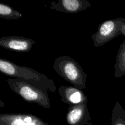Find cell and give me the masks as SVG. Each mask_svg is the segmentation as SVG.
Returning <instances> with one entry per match:
<instances>
[{"instance_id":"cell-13","label":"cell","mask_w":125,"mask_h":125,"mask_svg":"<svg viewBox=\"0 0 125 125\" xmlns=\"http://www.w3.org/2000/svg\"><path fill=\"white\" fill-rule=\"evenodd\" d=\"M120 32H121V35H123V36L125 37V19L123 23L122 24V26H121V29H120Z\"/></svg>"},{"instance_id":"cell-6","label":"cell","mask_w":125,"mask_h":125,"mask_svg":"<svg viewBox=\"0 0 125 125\" xmlns=\"http://www.w3.org/2000/svg\"><path fill=\"white\" fill-rule=\"evenodd\" d=\"M66 120L69 125H92L87 104L69 105Z\"/></svg>"},{"instance_id":"cell-3","label":"cell","mask_w":125,"mask_h":125,"mask_svg":"<svg viewBox=\"0 0 125 125\" xmlns=\"http://www.w3.org/2000/svg\"><path fill=\"white\" fill-rule=\"evenodd\" d=\"M6 82L10 89L25 101L35 103L46 109L51 107L50 97L46 90L37 87L22 79L9 78Z\"/></svg>"},{"instance_id":"cell-12","label":"cell","mask_w":125,"mask_h":125,"mask_svg":"<svg viewBox=\"0 0 125 125\" xmlns=\"http://www.w3.org/2000/svg\"><path fill=\"white\" fill-rule=\"evenodd\" d=\"M23 15L17 10L6 4H0V17L6 20H17L21 18Z\"/></svg>"},{"instance_id":"cell-9","label":"cell","mask_w":125,"mask_h":125,"mask_svg":"<svg viewBox=\"0 0 125 125\" xmlns=\"http://www.w3.org/2000/svg\"><path fill=\"white\" fill-rule=\"evenodd\" d=\"M91 6L87 0H61L59 2H51L50 9L64 13H78Z\"/></svg>"},{"instance_id":"cell-2","label":"cell","mask_w":125,"mask_h":125,"mask_svg":"<svg viewBox=\"0 0 125 125\" xmlns=\"http://www.w3.org/2000/svg\"><path fill=\"white\" fill-rule=\"evenodd\" d=\"M53 68L63 79L75 87L83 90L86 87L87 74L78 62L70 56H62L55 59Z\"/></svg>"},{"instance_id":"cell-14","label":"cell","mask_w":125,"mask_h":125,"mask_svg":"<svg viewBox=\"0 0 125 125\" xmlns=\"http://www.w3.org/2000/svg\"><path fill=\"white\" fill-rule=\"evenodd\" d=\"M0 104H0V107H4V103L2 102V100H0Z\"/></svg>"},{"instance_id":"cell-1","label":"cell","mask_w":125,"mask_h":125,"mask_svg":"<svg viewBox=\"0 0 125 125\" xmlns=\"http://www.w3.org/2000/svg\"><path fill=\"white\" fill-rule=\"evenodd\" d=\"M0 71L2 74L11 78L22 79L51 93L55 92L57 90L53 80L30 67L18 65L11 61L1 58Z\"/></svg>"},{"instance_id":"cell-5","label":"cell","mask_w":125,"mask_h":125,"mask_svg":"<svg viewBox=\"0 0 125 125\" xmlns=\"http://www.w3.org/2000/svg\"><path fill=\"white\" fill-rule=\"evenodd\" d=\"M0 125H51L39 117L28 114H1Z\"/></svg>"},{"instance_id":"cell-7","label":"cell","mask_w":125,"mask_h":125,"mask_svg":"<svg viewBox=\"0 0 125 125\" xmlns=\"http://www.w3.org/2000/svg\"><path fill=\"white\" fill-rule=\"evenodd\" d=\"M35 43L33 39L22 36H7L0 38V46L10 51L20 52H29Z\"/></svg>"},{"instance_id":"cell-8","label":"cell","mask_w":125,"mask_h":125,"mask_svg":"<svg viewBox=\"0 0 125 125\" xmlns=\"http://www.w3.org/2000/svg\"><path fill=\"white\" fill-rule=\"evenodd\" d=\"M61 101L69 105L87 104L88 97L81 90L74 86L61 85L58 89Z\"/></svg>"},{"instance_id":"cell-4","label":"cell","mask_w":125,"mask_h":125,"mask_svg":"<svg viewBox=\"0 0 125 125\" xmlns=\"http://www.w3.org/2000/svg\"><path fill=\"white\" fill-rule=\"evenodd\" d=\"M125 19L123 18H114L101 23L97 32L91 36L94 46L100 47L121 35V26Z\"/></svg>"},{"instance_id":"cell-10","label":"cell","mask_w":125,"mask_h":125,"mask_svg":"<svg viewBox=\"0 0 125 125\" xmlns=\"http://www.w3.org/2000/svg\"><path fill=\"white\" fill-rule=\"evenodd\" d=\"M114 70L115 78H122L125 75V40L118 49Z\"/></svg>"},{"instance_id":"cell-11","label":"cell","mask_w":125,"mask_h":125,"mask_svg":"<svg viewBox=\"0 0 125 125\" xmlns=\"http://www.w3.org/2000/svg\"><path fill=\"white\" fill-rule=\"evenodd\" d=\"M111 125H125V110L118 101L112 109Z\"/></svg>"}]
</instances>
